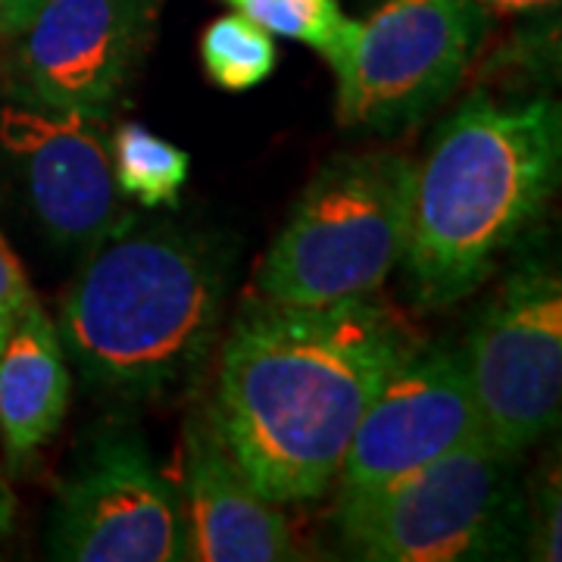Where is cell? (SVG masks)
<instances>
[{
  "label": "cell",
  "instance_id": "8992f818",
  "mask_svg": "<svg viewBox=\"0 0 562 562\" xmlns=\"http://www.w3.org/2000/svg\"><path fill=\"white\" fill-rule=\"evenodd\" d=\"M487 20L475 0H382L328 57L338 122L372 135L416 125L460 85Z\"/></svg>",
  "mask_w": 562,
  "mask_h": 562
},
{
  "label": "cell",
  "instance_id": "9a60e30c",
  "mask_svg": "<svg viewBox=\"0 0 562 562\" xmlns=\"http://www.w3.org/2000/svg\"><path fill=\"white\" fill-rule=\"evenodd\" d=\"M206 76L225 91H247L269 79L279 66L272 35L244 13H225L206 25L201 38Z\"/></svg>",
  "mask_w": 562,
  "mask_h": 562
},
{
  "label": "cell",
  "instance_id": "277c9868",
  "mask_svg": "<svg viewBox=\"0 0 562 562\" xmlns=\"http://www.w3.org/2000/svg\"><path fill=\"white\" fill-rule=\"evenodd\" d=\"M413 169L401 154L325 162L262 260V301L331 306L375 297L406 254Z\"/></svg>",
  "mask_w": 562,
  "mask_h": 562
},
{
  "label": "cell",
  "instance_id": "7c38bea8",
  "mask_svg": "<svg viewBox=\"0 0 562 562\" xmlns=\"http://www.w3.org/2000/svg\"><path fill=\"white\" fill-rule=\"evenodd\" d=\"M179 503L184 560L279 562L301 557L281 506L266 501L238 469L206 409L184 422Z\"/></svg>",
  "mask_w": 562,
  "mask_h": 562
},
{
  "label": "cell",
  "instance_id": "e0dca14e",
  "mask_svg": "<svg viewBox=\"0 0 562 562\" xmlns=\"http://www.w3.org/2000/svg\"><path fill=\"white\" fill-rule=\"evenodd\" d=\"M32 301H35V294L29 288V279L22 272L20 260L0 235V344L10 335V328H13V322L20 319L22 310Z\"/></svg>",
  "mask_w": 562,
  "mask_h": 562
},
{
  "label": "cell",
  "instance_id": "ac0fdd59",
  "mask_svg": "<svg viewBox=\"0 0 562 562\" xmlns=\"http://www.w3.org/2000/svg\"><path fill=\"white\" fill-rule=\"evenodd\" d=\"M487 16H519V13H535V10H550L560 0H475Z\"/></svg>",
  "mask_w": 562,
  "mask_h": 562
},
{
  "label": "cell",
  "instance_id": "30bf717a",
  "mask_svg": "<svg viewBox=\"0 0 562 562\" xmlns=\"http://www.w3.org/2000/svg\"><path fill=\"white\" fill-rule=\"evenodd\" d=\"M154 16L157 0H38L16 32L25 101L103 120L138 69Z\"/></svg>",
  "mask_w": 562,
  "mask_h": 562
},
{
  "label": "cell",
  "instance_id": "7a4b0ae2",
  "mask_svg": "<svg viewBox=\"0 0 562 562\" xmlns=\"http://www.w3.org/2000/svg\"><path fill=\"white\" fill-rule=\"evenodd\" d=\"M560 103L472 98L413 169L406 279L422 310L469 297L560 184Z\"/></svg>",
  "mask_w": 562,
  "mask_h": 562
},
{
  "label": "cell",
  "instance_id": "52a82bcc",
  "mask_svg": "<svg viewBox=\"0 0 562 562\" xmlns=\"http://www.w3.org/2000/svg\"><path fill=\"white\" fill-rule=\"evenodd\" d=\"M487 441L522 457L560 422L562 281L525 262L484 306L462 347Z\"/></svg>",
  "mask_w": 562,
  "mask_h": 562
},
{
  "label": "cell",
  "instance_id": "4fadbf2b",
  "mask_svg": "<svg viewBox=\"0 0 562 562\" xmlns=\"http://www.w3.org/2000/svg\"><path fill=\"white\" fill-rule=\"evenodd\" d=\"M72 375L57 322L32 301L0 344V443L20 469L60 431Z\"/></svg>",
  "mask_w": 562,
  "mask_h": 562
},
{
  "label": "cell",
  "instance_id": "3957f363",
  "mask_svg": "<svg viewBox=\"0 0 562 562\" xmlns=\"http://www.w3.org/2000/svg\"><path fill=\"white\" fill-rule=\"evenodd\" d=\"M225 272L201 238L154 228L91 247L60 303L63 350L91 384L162 394L188 382L220 335Z\"/></svg>",
  "mask_w": 562,
  "mask_h": 562
},
{
  "label": "cell",
  "instance_id": "2e32d148",
  "mask_svg": "<svg viewBox=\"0 0 562 562\" xmlns=\"http://www.w3.org/2000/svg\"><path fill=\"white\" fill-rule=\"evenodd\" d=\"M247 20H254L269 35L303 41L328 60L350 32L338 0H232Z\"/></svg>",
  "mask_w": 562,
  "mask_h": 562
},
{
  "label": "cell",
  "instance_id": "8fae6325",
  "mask_svg": "<svg viewBox=\"0 0 562 562\" xmlns=\"http://www.w3.org/2000/svg\"><path fill=\"white\" fill-rule=\"evenodd\" d=\"M0 147L20 166L41 225L60 244L98 247L135 222L113 179L101 116L32 101L3 103Z\"/></svg>",
  "mask_w": 562,
  "mask_h": 562
},
{
  "label": "cell",
  "instance_id": "9c48e42d",
  "mask_svg": "<svg viewBox=\"0 0 562 562\" xmlns=\"http://www.w3.org/2000/svg\"><path fill=\"white\" fill-rule=\"evenodd\" d=\"M484 435L462 347L413 344L369 401L338 472V501L360 497Z\"/></svg>",
  "mask_w": 562,
  "mask_h": 562
},
{
  "label": "cell",
  "instance_id": "5bb4252c",
  "mask_svg": "<svg viewBox=\"0 0 562 562\" xmlns=\"http://www.w3.org/2000/svg\"><path fill=\"white\" fill-rule=\"evenodd\" d=\"M110 160L120 194L140 206L179 203L191 169V160L181 147L154 135L140 122H125L116 128L110 144Z\"/></svg>",
  "mask_w": 562,
  "mask_h": 562
},
{
  "label": "cell",
  "instance_id": "ffe728a7",
  "mask_svg": "<svg viewBox=\"0 0 562 562\" xmlns=\"http://www.w3.org/2000/svg\"><path fill=\"white\" fill-rule=\"evenodd\" d=\"M10 519H13V503H10V494L0 487V535L10 528Z\"/></svg>",
  "mask_w": 562,
  "mask_h": 562
},
{
  "label": "cell",
  "instance_id": "6da1fadb",
  "mask_svg": "<svg viewBox=\"0 0 562 562\" xmlns=\"http://www.w3.org/2000/svg\"><path fill=\"white\" fill-rule=\"evenodd\" d=\"M416 344L406 322L362 297L331 306L260 301L222 344L213 428L266 501H322L387 372Z\"/></svg>",
  "mask_w": 562,
  "mask_h": 562
},
{
  "label": "cell",
  "instance_id": "d6986e66",
  "mask_svg": "<svg viewBox=\"0 0 562 562\" xmlns=\"http://www.w3.org/2000/svg\"><path fill=\"white\" fill-rule=\"evenodd\" d=\"M38 0H0V35H16Z\"/></svg>",
  "mask_w": 562,
  "mask_h": 562
},
{
  "label": "cell",
  "instance_id": "5b68a950",
  "mask_svg": "<svg viewBox=\"0 0 562 562\" xmlns=\"http://www.w3.org/2000/svg\"><path fill=\"white\" fill-rule=\"evenodd\" d=\"M516 453L484 435L435 462L335 506L344 550L369 562L501 557L519 525Z\"/></svg>",
  "mask_w": 562,
  "mask_h": 562
},
{
  "label": "cell",
  "instance_id": "ba28073f",
  "mask_svg": "<svg viewBox=\"0 0 562 562\" xmlns=\"http://www.w3.org/2000/svg\"><path fill=\"white\" fill-rule=\"evenodd\" d=\"M47 553L69 562L184 560L179 484L138 435H98L57 491Z\"/></svg>",
  "mask_w": 562,
  "mask_h": 562
}]
</instances>
